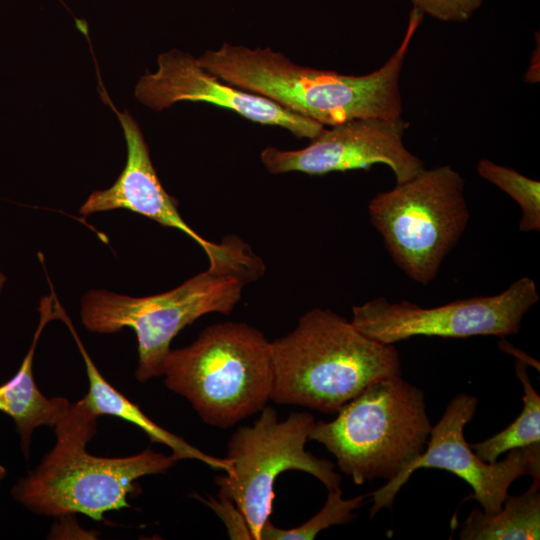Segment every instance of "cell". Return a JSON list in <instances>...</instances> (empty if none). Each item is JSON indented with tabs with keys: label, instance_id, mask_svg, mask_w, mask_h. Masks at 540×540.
<instances>
[{
	"label": "cell",
	"instance_id": "cell-16",
	"mask_svg": "<svg viewBox=\"0 0 540 540\" xmlns=\"http://www.w3.org/2000/svg\"><path fill=\"white\" fill-rule=\"evenodd\" d=\"M461 540H538L540 538V480L521 495H507L500 511L474 509L461 524Z\"/></svg>",
	"mask_w": 540,
	"mask_h": 540
},
{
	"label": "cell",
	"instance_id": "cell-9",
	"mask_svg": "<svg viewBox=\"0 0 540 540\" xmlns=\"http://www.w3.org/2000/svg\"><path fill=\"white\" fill-rule=\"evenodd\" d=\"M539 301L535 282L522 277L506 290L426 308L407 300L377 297L352 308V324L383 344L415 337L468 338L516 335L525 314Z\"/></svg>",
	"mask_w": 540,
	"mask_h": 540
},
{
	"label": "cell",
	"instance_id": "cell-23",
	"mask_svg": "<svg viewBox=\"0 0 540 540\" xmlns=\"http://www.w3.org/2000/svg\"><path fill=\"white\" fill-rule=\"evenodd\" d=\"M5 281H6L5 276L0 272V292L4 286Z\"/></svg>",
	"mask_w": 540,
	"mask_h": 540
},
{
	"label": "cell",
	"instance_id": "cell-18",
	"mask_svg": "<svg viewBox=\"0 0 540 540\" xmlns=\"http://www.w3.org/2000/svg\"><path fill=\"white\" fill-rule=\"evenodd\" d=\"M477 173L483 179L497 186L514 199L521 209L519 230L539 232L540 230V183L528 178L516 170L481 159L477 164Z\"/></svg>",
	"mask_w": 540,
	"mask_h": 540
},
{
	"label": "cell",
	"instance_id": "cell-2",
	"mask_svg": "<svg viewBox=\"0 0 540 540\" xmlns=\"http://www.w3.org/2000/svg\"><path fill=\"white\" fill-rule=\"evenodd\" d=\"M270 400L336 414L371 383L402 375L394 344L359 331L330 309L303 314L288 334L271 342Z\"/></svg>",
	"mask_w": 540,
	"mask_h": 540
},
{
	"label": "cell",
	"instance_id": "cell-7",
	"mask_svg": "<svg viewBox=\"0 0 540 540\" xmlns=\"http://www.w3.org/2000/svg\"><path fill=\"white\" fill-rule=\"evenodd\" d=\"M464 188L460 173L442 165L370 200L371 224L393 262L414 282L431 283L463 235L470 218Z\"/></svg>",
	"mask_w": 540,
	"mask_h": 540
},
{
	"label": "cell",
	"instance_id": "cell-6",
	"mask_svg": "<svg viewBox=\"0 0 540 540\" xmlns=\"http://www.w3.org/2000/svg\"><path fill=\"white\" fill-rule=\"evenodd\" d=\"M336 414L315 422L309 440L356 485L397 477L423 453L432 428L423 390L402 375L371 383Z\"/></svg>",
	"mask_w": 540,
	"mask_h": 540
},
{
	"label": "cell",
	"instance_id": "cell-8",
	"mask_svg": "<svg viewBox=\"0 0 540 540\" xmlns=\"http://www.w3.org/2000/svg\"><path fill=\"white\" fill-rule=\"evenodd\" d=\"M309 412H291L279 420L273 407L265 406L252 426H240L227 444L230 470L218 476L219 493L231 499L243 514L253 540L269 520L278 476L299 470L314 476L327 489L340 488L341 476L335 464L306 451L315 424Z\"/></svg>",
	"mask_w": 540,
	"mask_h": 540
},
{
	"label": "cell",
	"instance_id": "cell-4",
	"mask_svg": "<svg viewBox=\"0 0 540 540\" xmlns=\"http://www.w3.org/2000/svg\"><path fill=\"white\" fill-rule=\"evenodd\" d=\"M265 271L255 253L244 259L205 270L164 293L130 297L91 290L82 298L83 325L92 332L111 334L131 328L138 342L139 382L163 375L170 344L177 334L201 316L230 314L245 285Z\"/></svg>",
	"mask_w": 540,
	"mask_h": 540
},
{
	"label": "cell",
	"instance_id": "cell-11",
	"mask_svg": "<svg viewBox=\"0 0 540 540\" xmlns=\"http://www.w3.org/2000/svg\"><path fill=\"white\" fill-rule=\"evenodd\" d=\"M408 127L409 123L402 117L352 119L324 129L302 149L281 150L269 146L261 152L260 158L271 174L324 175L384 164L399 184L425 169L423 161L404 145Z\"/></svg>",
	"mask_w": 540,
	"mask_h": 540
},
{
	"label": "cell",
	"instance_id": "cell-5",
	"mask_svg": "<svg viewBox=\"0 0 540 540\" xmlns=\"http://www.w3.org/2000/svg\"><path fill=\"white\" fill-rule=\"evenodd\" d=\"M162 376L166 387L186 398L204 423L230 428L270 400L271 342L243 322L213 324L190 345L169 352Z\"/></svg>",
	"mask_w": 540,
	"mask_h": 540
},
{
	"label": "cell",
	"instance_id": "cell-13",
	"mask_svg": "<svg viewBox=\"0 0 540 540\" xmlns=\"http://www.w3.org/2000/svg\"><path fill=\"white\" fill-rule=\"evenodd\" d=\"M118 116L127 144L126 165L108 189L90 194L79 212L84 216L113 209H127L150 218L162 226L175 228L193 239L206 253L209 266H218L244 257L251 247L237 236L213 243L193 230L181 217L177 201L161 185L152 165L141 129L128 111Z\"/></svg>",
	"mask_w": 540,
	"mask_h": 540
},
{
	"label": "cell",
	"instance_id": "cell-21",
	"mask_svg": "<svg viewBox=\"0 0 540 540\" xmlns=\"http://www.w3.org/2000/svg\"><path fill=\"white\" fill-rule=\"evenodd\" d=\"M204 502L224 521L231 539L253 540L243 514L231 499L218 493V500L209 497Z\"/></svg>",
	"mask_w": 540,
	"mask_h": 540
},
{
	"label": "cell",
	"instance_id": "cell-14",
	"mask_svg": "<svg viewBox=\"0 0 540 540\" xmlns=\"http://www.w3.org/2000/svg\"><path fill=\"white\" fill-rule=\"evenodd\" d=\"M42 297L39 304L40 319L30 348L19 370L0 386V411L10 416L21 438V447L26 457L33 431L42 425L55 428L69 414L72 403L62 397L47 398L38 389L32 372L33 358L39 337L45 325L56 319L54 291Z\"/></svg>",
	"mask_w": 540,
	"mask_h": 540
},
{
	"label": "cell",
	"instance_id": "cell-17",
	"mask_svg": "<svg viewBox=\"0 0 540 540\" xmlns=\"http://www.w3.org/2000/svg\"><path fill=\"white\" fill-rule=\"evenodd\" d=\"M526 367L524 361L516 360V376L524 390L521 413L502 431L470 445L476 456L484 462H495L499 456L512 449L540 445V397L530 382Z\"/></svg>",
	"mask_w": 540,
	"mask_h": 540
},
{
	"label": "cell",
	"instance_id": "cell-19",
	"mask_svg": "<svg viewBox=\"0 0 540 540\" xmlns=\"http://www.w3.org/2000/svg\"><path fill=\"white\" fill-rule=\"evenodd\" d=\"M367 496L344 499L341 489L329 490L325 504L309 520L291 529H281L269 519L260 531L259 540H313L324 529L353 521L357 516L354 511L363 505Z\"/></svg>",
	"mask_w": 540,
	"mask_h": 540
},
{
	"label": "cell",
	"instance_id": "cell-12",
	"mask_svg": "<svg viewBox=\"0 0 540 540\" xmlns=\"http://www.w3.org/2000/svg\"><path fill=\"white\" fill-rule=\"evenodd\" d=\"M158 69L139 79L135 96L144 105L161 111L177 102H206L231 110L262 125L287 129L298 138H316L325 129L320 123L293 113L263 96L235 87L203 69L192 55L172 49L161 53Z\"/></svg>",
	"mask_w": 540,
	"mask_h": 540
},
{
	"label": "cell",
	"instance_id": "cell-3",
	"mask_svg": "<svg viewBox=\"0 0 540 540\" xmlns=\"http://www.w3.org/2000/svg\"><path fill=\"white\" fill-rule=\"evenodd\" d=\"M98 416L83 398L72 403L54 428L57 442L36 469L18 480L12 496L30 511L48 516L81 513L102 521L109 511L129 507L140 492L137 479L165 473L177 463L171 455L148 448L128 457H98L86 451L97 431Z\"/></svg>",
	"mask_w": 540,
	"mask_h": 540
},
{
	"label": "cell",
	"instance_id": "cell-1",
	"mask_svg": "<svg viewBox=\"0 0 540 540\" xmlns=\"http://www.w3.org/2000/svg\"><path fill=\"white\" fill-rule=\"evenodd\" d=\"M422 18L413 8L398 48L383 66L365 75L300 66L269 47L229 43L206 50L197 62L219 79L323 126L360 118L398 119L403 111L400 74Z\"/></svg>",
	"mask_w": 540,
	"mask_h": 540
},
{
	"label": "cell",
	"instance_id": "cell-15",
	"mask_svg": "<svg viewBox=\"0 0 540 540\" xmlns=\"http://www.w3.org/2000/svg\"><path fill=\"white\" fill-rule=\"evenodd\" d=\"M54 308L56 319L62 320L67 325L83 357L89 381V390L83 400L98 417L103 415L114 416L136 425L147 434L152 442L168 446L172 451V455L178 461L194 459L226 473L230 470V461L226 457L218 458L205 454L183 438L163 429L146 416L136 404L112 387L90 358L57 297L54 298Z\"/></svg>",
	"mask_w": 540,
	"mask_h": 540
},
{
	"label": "cell",
	"instance_id": "cell-24",
	"mask_svg": "<svg viewBox=\"0 0 540 540\" xmlns=\"http://www.w3.org/2000/svg\"><path fill=\"white\" fill-rule=\"evenodd\" d=\"M6 475V469L0 465V481L4 478V476Z\"/></svg>",
	"mask_w": 540,
	"mask_h": 540
},
{
	"label": "cell",
	"instance_id": "cell-20",
	"mask_svg": "<svg viewBox=\"0 0 540 540\" xmlns=\"http://www.w3.org/2000/svg\"><path fill=\"white\" fill-rule=\"evenodd\" d=\"M414 8L439 21L463 23L481 7L483 0H411Z\"/></svg>",
	"mask_w": 540,
	"mask_h": 540
},
{
	"label": "cell",
	"instance_id": "cell-22",
	"mask_svg": "<svg viewBox=\"0 0 540 540\" xmlns=\"http://www.w3.org/2000/svg\"><path fill=\"white\" fill-rule=\"evenodd\" d=\"M539 35H537V46L535 50L533 51V54L531 56V60L529 63V66L527 68V71L524 75V80L529 84H535L539 82L540 73V52H539Z\"/></svg>",
	"mask_w": 540,
	"mask_h": 540
},
{
	"label": "cell",
	"instance_id": "cell-10",
	"mask_svg": "<svg viewBox=\"0 0 540 540\" xmlns=\"http://www.w3.org/2000/svg\"><path fill=\"white\" fill-rule=\"evenodd\" d=\"M477 397L459 393L448 403L440 420L432 426L423 453L401 474L370 493L373 519L383 508L391 509L402 486L419 468H437L466 481L487 514L501 510L510 485L519 477L530 475L540 480V445L508 451L501 461L487 463L472 451L464 437V427L476 412Z\"/></svg>",
	"mask_w": 540,
	"mask_h": 540
}]
</instances>
